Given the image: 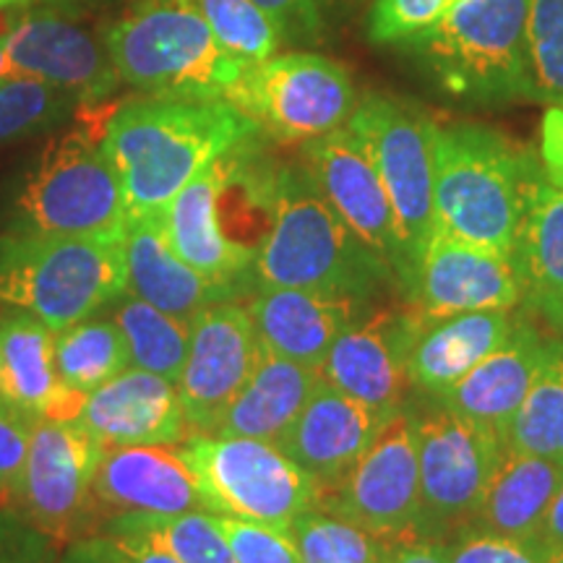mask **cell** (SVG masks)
<instances>
[{"label": "cell", "mask_w": 563, "mask_h": 563, "mask_svg": "<svg viewBox=\"0 0 563 563\" xmlns=\"http://www.w3.org/2000/svg\"><path fill=\"white\" fill-rule=\"evenodd\" d=\"M258 133L224 100L141 97L104 123L102 150L121 178L129 220L162 214L211 162Z\"/></svg>", "instance_id": "6da1fadb"}, {"label": "cell", "mask_w": 563, "mask_h": 563, "mask_svg": "<svg viewBox=\"0 0 563 563\" xmlns=\"http://www.w3.org/2000/svg\"><path fill=\"white\" fill-rule=\"evenodd\" d=\"M251 274L256 287H290L371 302L394 269L334 214L302 167H285L277 173L274 217L253 256Z\"/></svg>", "instance_id": "7a4b0ae2"}, {"label": "cell", "mask_w": 563, "mask_h": 563, "mask_svg": "<svg viewBox=\"0 0 563 563\" xmlns=\"http://www.w3.org/2000/svg\"><path fill=\"white\" fill-rule=\"evenodd\" d=\"M435 230L511 256L540 167L498 131L433 123Z\"/></svg>", "instance_id": "3957f363"}, {"label": "cell", "mask_w": 563, "mask_h": 563, "mask_svg": "<svg viewBox=\"0 0 563 563\" xmlns=\"http://www.w3.org/2000/svg\"><path fill=\"white\" fill-rule=\"evenodd\" d=\"M104 47L121 81L150 97L228 102L245 70L191 0H136L108 26Z\"/></svg>", "instance_id": "277c9868"}, {"label": "cell", "mask_w": 563, "mask_h": 563, "mask_svg": "<svg viewBox=\"0 0 563 563\" xmlns=\"http://www.w3.org/2000/svg\"><path fill=\"white\" fill-rule=\"evenodd\" d=\"M530 0H460L399 42L443 89L475 102L534 100L527 55Z\"/></svg>", "instance_id": "5b68a950"}, {"label": "cell", "mask_w": 563, "mask_h": 563, "mask_svg": "<svg viewBox=\"0 0 563 563\" xmlns=\"http://www.w3.org/2000/svg\"><path fill=\"white\" fill-rule=\"evenodd\" d=\"M125 292L121 241L11 232L0 241V306L53 332L100 316Z\"/></svg>", "instance_id": "8992f818"}, {"label": "cell", "mask_w": 563, "mask_h": 563, "mask_svg": "<svg viewBox=\"0 0 563 563\" xmlns=\"http://www.w3.org/2000/svg\"><path fill=\"white\" fill-rule=\"evenodd\" d=\"M175 446L211 514L290 530L300 514L323 504V485L274 443L245 435L188 433Z\"/></svg>", "instance_id": "52a82bcc"}, {"label": "cell", "mask_w": 563, "mask_h": 563, "mask_svg": "<svg viewBox=\"0 0 563 563\" xmlns=\"http://www.w3.org/2000/svg\"><path fill=\"white\" fill-rule=\"evenodd\" d=\"M24 232L123 241L125 196L102 139L74 131L55 139L19 194Z\"/></svg>", "instance_id": "ba28073f"}, {"label": "cell", "mask_w": 563, "mask_h": 563, "mask_svg": "<svg viewBox=\"0 0 563 563\" xmlns=\"http://www.w3.org/2000/svg\"><path fill=\"white\" fill-rule=\"evenodd\" d=\"M228 102L282 144L327 136L347 125L357 108L347 70L316 53H285L251 63Z\"/></svg>", "instance_id": "9c48e42d"}, {"label": "cell", "mask_w": 563, "mask_h": 563, "mask_svg": "<svg viewBox=\"0 0 563 563\" xmlns=\"http://www.w3.org/2000/svg\"><path fill=\"white\" fill-rule=\"evenodd\" d=\"M347 125L361 136L389 194L402 243L399 282L407 285L435 232L433 121L391 97L368 95L357 102Z\"/></svg>", "instance_id": "30bf717a"}, {"label": "cell", "mask_w": 563, "mask_h": 563, "mask_svg": "<svg viewBox=\"0 0 563 563\" xmlns=\"http://www.w3.org/2000/svg\"><path fill=\"white\" fill-rule=\"evenodd\" d=\"M104 446L74 420L40 418L30 426V452L13 501L34 530L60 543L79 534Z\"/></svg>", "instance_id": "8fae6325"}, {"label": "cell", "mask_w": 563, "mask_h": 563, "mask_svg": "<svg viewBox=\"0 0 563 563\" xmlns=\"http://www.w3.org/2000/svg\"><path fill=\"white\" fill-rule=\"evenodd\" d=\"M415 420L422 527L470 519L506 452L504 439L493 428L443 405L415 415Z\"/></svg>", "instance_id": "7c38bea8"}, {"label": "cell", "mask_w": 563, "mask_h": 563, "mask_svg": "<svg viewBox=\"0 0 563 563\" xmlns=\"http://www.w3.org/2000/svg\"><path fill=\"white\" fill-rule=\"evenodd\" d=\"M329 511L376 532L378 538L422 527L418 420L397 410L368 452L336 483Z\"/></svg>", "instance_id": "4fadbf2b"}, {"label": "cell", "mask_w": 563, "mask_h": 563, "mask_svg": "<svg viewBox=\"0 0 563 563\" xmlns=\"http://www.w3.org/2000/svg\"><path fill=\"white\" fill-rule=\"evenodd\" d=\"M191 344L178 378V397L188 431L211 433L258 357L256 327L249 306L238 300L211 302L194 316Z\"/></svg>", "instance_id": "5bb4252c"}, {"label": "cell", "mask_w": 563, "mask_h": 563, "mask_svg": "<svg viewBox=\"0 0 563 563\" xmlns=\"http://www.w3.org/2000/svg\"><path fill=\"white\" fill-rule=\"evenodd\" d=\"M405 287L415 319L514 311L522 302V282L511 256L439 230L420 253Z\"/></svg>", "instance_id": "9a60e30c"}, {"label": "cell", "mask_w": 563, "mask_h": 563, "mask_svg": "<svg viewBox=\"0 0 563 563\" xmlns=\"http://www.w3.org/2000/svg\"><path fill=\"white\" fill-rule=\"evenodd\" d=\"M302 170L321 199L347 228L368 243L399 277V243L394 209L368 150L350 125L302 144Z\"/></svg>", "instance_id": "2e32d148"}, {"label": "cell", "mask_w": 563, "mask_h": 563, "mask_svg": "<svg viewBox=\"0 0 563 563\" xmlns=\"http://www.w3.org/2000/svg\"><path fill=\"white\" fill-rule=\"evenodd\" d=\"M3 45L11 74L53 84L81 104L104 100L121 81L104 42L53 13L21 19Z\"/></svg>", "instance_id": "e0dca14e"}, {"label": "cell", "mask_w": 563, "mask_h": 563, "mask_svg": "<svg viewBox=\"0 0 563 563\" xmlns=\"http://www.w3.org/2000/svg\"><path fill=\"white\" fill-rule=\"evenodd\" d=\"M412 319L397 311H371L336 336L321 363V382L382 412L402 407Z\"/></svg>", "instance_id": "ac0fdd59"}, {"label": "cell", "mask_w": 563, "mask_h": 563, "mask_svg": "<svg viewBox=\"0 0 563 563\" xmlns=\"http://www.w3.org/2000/svg\"><path fill=\"white\" fill-rule=\"evenodd\" d=\"M394 415L397 412L373 410L321 382L274 446L329 488L368 452Z\"/></svg>", "instance_id": "d6986e66"}, {"label": "cell", "mask_w": 563, "mask_h": 563, "mask_svg": "<svg viewBox=\"0 0 563 563\" xmlns=\"http://www.w3.org/2000/svg\"><path fill=\"white\" fill-rule=\"evenodd\" d=\"M70 420L79 422L104 449L175 446L191 433L178 386L133 365L89 391Z\"/></svg>", "instance_id": "ffe728a7"}, {"label": "cell", "mask_w": 563, "mask_h": 563, "mask_svg": "<svg viewBox=\"0 0 563 563\" xmlns=\"http://www.w3.org/2000/svg\"><path fill=\"white\" fill-rule=\"evenodd\" d=\"M249 313L264 347L319 371L336 336L371 313V302L290 287H256Z\"/></svg>", "instance_id": "44dd1931"}, {"label": "cell", "mask_w": 563, "mask_h": 563, "mask_svg": "<svg viewBox=\"0 0 563 563\" xmlns=\"http://www.w3.org/2000/svg\"><path fill=\"white\" fill-rule=\"evenodd\" d=\"M121 249L125 292L152 302L175 319L191 323L194 316L211 302L235 300L238 285L203 277L175 253L167 241L162 214L125 222Z\"/></svg>", "instance_id": "7402d4cb"}, {"label": "cell", "mask_w": 563, "mask_h": 563, "mask_svg": "<svg viewBox=\"0 0 563 563\" xmlns=\"http://www.w3.org/2000/svg\"><path fill=\"white\" fill-rule=\"evenodd\" d=\"M91 496L118 514L207 511L199 483L178 446L104 449Z\"/></svg>", "instance_id": "603a6c76"}, {"label": "cell", "mask_w": 563, "mask_h": 563, "mask_svg": "<svg viewBox=\"0 0 563 563\" xmlns=\"http://www.w3.org/2000/svg\"><path fill=\"white\" fill-rule=\"evenodd\" d=\"M412 319L407 378L420 391L439 399L501 347L514 329L511 311L456 313L443 319Z\"/></svg>", "instance_id": "cb8c5ba5"}, {"label": "cell", "mask_w": 563, "mask_h": 563, "mask_svg": "<svg viewBox=\"0 0 563 563\" xmlns=\"http://www.w3.org/2000/svg\"><path fill=\"white\" fill-rule=\"evenodd\" d=\"M545 342L532 321L517 319L509 340L483 357L460 384L441 394L435 402L483 422L504 439L514 412L530 391L534 373L543 361Z\"/></svg>", "instance_id": "d4e9b609"}, {"label": "cell", "mask_w": 563, "mask_h": 563, "mask_svg": "<svg viewBox=\"0 0 563 563\" xmlns=\"http://www.w3.org/2000/svg\"><path fill=\"white\" fill-rule=\"evenodd\" d=\"M222 183V157L211 162L188 183L175 199L162 211L167 241L175 253L196 272L214 282L238 285L245 272H251V258L224 235L217 199Z\"/></svg>", "instance_id": "484cf974"}, {"label": "cell", "mask_w": 563, "mask_h": 563, "mask_svg": "<svg viewBox=\"0 0 563 563\" xmlns=\"http://www.w3.org/2000/svg\"><path fill=\"white\" fill-rule=\"evenodd\" d=\"M53 329L32 316L13 311L0 319V363L5 391L24 420H70L81 399L63 389L53 363Z\"/></svg>", "instance_id": "4316f807"}, {"label": "cell", "mask_w": 563, "mask_h": 563, "mask_svg": "<svg viewBox=\"0 0 563 563\" xmlns=\"http://www.w3.org/2000/svg\"><path fill=\"white\" fill-rule=\"evenodd\" d=\"M319 384V371L287 361L262 344L249 382L232 397L211 433L277 443Z\"/></svg>", "instance_id": "83f0119b"}, {"label": "cell", "mask_w": 563, "mask_h": 563, "mask_svg": "<svg viewBox=\"0 0 563 563\" xmlns=\"http://www.w3.org/2000/svg\"><path fill=\"white\" fill-rule=\"evenodd\" d=\"M514 266L522 282V300L551 323L563 329V188L534 175L527 207L514 245Z\"/></svg>", "instance_id": "f1b7e54d"}, {"label": "cell", "mask_w": 563, "mask_h": 563, "mask_svg": "<svg viewBox=\"0 0 563 563\" xmlns=\"http://www.w3.org/2000/svg\"><path fill=\"white\" fill-rule=\"evenodd\" d=\"M563 475V460L506 449L473 511L475 530L538 538Z\"/></svg>", "instance_id": "f546056e"}, {"label": "cell", "mask_w": 563, "mask_h": 563, "mask_svg": "<svg viewBox=\"0 0 563 563\" xmlns=\"http://www.w3.org/2000/svg\"><path fill=\"white\" fill-rule=\"evenodd\" d=\"M53 363L63 389L74 397H87L129 368L131 355L118 323L91 316L55 332Z\"/></svg>", "instance_id": "4dcf8cb0"}, {"label": "cell", "mask_w": 563, "mask_h": 563, "mask_svg": "<svg viewBox=\"0 0 563 563\" xmlns=\"http://www.w3.org/2000/svg\"><path fill=\"white\" fill-rule=\"evenodd\" d=\"M511 452L563 460V342L548 340L525 402L504 433Z\"/></svg>", "instance_id": "1f68e13d"}, {"label": "cell", "mask_w": 563, "mask_h": 563, "mask_svg": "<svg viewBox=\"0 0 563 563\" xmlns=\"http://www.w3.org/2000/svg\"><path fill=\"white\" fill-rule=\"evenodd\" d=\"M110 319L125 336L133 368L150 371L154 376L178 384L188 357V344H191V327L186 321L129 292L112 302Z\"/></svg>", "instance_id": "d6a6232c"}, {"label": "cell", "mask_w": 563, "mask_h": 563, "mask_svg": "<svg viewBox=\"0 0 563 563\" xmlns=\"http://www.w3.org/2000/svg\"><path fill=\"white\" fill-rule=\"evenodd\" d=\"M104 532L146 538L183 563H235L211 511L115 514L104 525Z\"/></svg>", "instance_id": "836d02e7"}, {"label": "cell", "mask_w": 563, "mask_h": 563, "mask_svg": "<svg viewBox=\"0 0 563 563\" xmlns=\"http://www.w3.org/2000/svg\"><path fill=\"white\" fill-rule=\"evenodd\" d=\"M287 532L300 563H386L391 555L376 532L321 506L300 514Z\"/></svg>", "instance_id": "e575fe53"}, {"label": "cell", "mask_w": 563, "mask_h": 563, "mask_svg": "<svg viewBox=\"0 0 563 563\" xmlns=\"http://www.w3.org/2000/svg\"><path fill=\"white\" fill-rule=\"evenodd\" d=\"M76 104L81 102L53 84L9 74L0 81V146L53 129Z\"/></svg>", "instance_id": "d590c367"}, {"label": "cell", "mask_w": 563, "mask_h": 563, "mask_svg": "<svg viewBox=\"0 0 563 563\" xmlns=\"http://www.w3.org/2000/svg\"><path fill=\"white\" fill-rule=\"evenodd\" d=\"M217 42L251 66L277 55L282 34L256 0H191Z\"/></svg>", "instance_id": "8d00e7d4"}, {"label": "cell", "mask_w": 563, "mask_h": 563, "mask_svg": "<svg viewBox=\"0 0 563 563\" xmlns=\"http://www.w3.org/2000/svg\"><path fill=\"white\" fill-rule=\"evenodd\" d=\"M527 55L534 100L563 110V0H530Z\"/></svg>", "instance_id": "74e56055"}, {"label": "cell", "mask_w": 563, "mask_h": 563, "mask_svg": "<svg viewBox=\"0 0 563 563\" xmlns=\"http://www.w3.org/2000/svg\"><path fill=\"white\" fill-rule=\"evenodd\" d=\"M235 563H300L290 532L251 519L214 514Z\"/></svg>", "instance_id": "f35d334b"}, {"label": "cell", "mask_w": 563, "mask_h": 563, "mask_svg": "<svg viewBox=\"0 0 563 563\" xmlns=\"http://www.w3.org/2000/svg\"><path fill=\"white\" fill-rule=\"evenodd\" d=\"M460 0H376L368 19V34L376 45H399L428 26Z\"/></svg>", "instance_id": "ab89813d"}, {"label": "cell", "mask_w": 563, "mask_h": 563, "mask_svg": "<svg viewBox=\"0 0 563 563\" xmlns=\"http://www.w3.org/2000/svg\"><path fill=\"white\" fill-rule=\"evenodd\" d=\"M446 563H545L548 551L538 538H506L470 530L443 545Z\"/></svg>", "instance_id": "60d3db41"}, {"label": "cell", "mask_w": 563, "mask_h": 563, "mask_svg": "<svg viewBox=\"0 0 563 563\" xmlns=\"http://www.w3.org/2000/svg\"><path fill=\"white\" fill-rule=\"evenodd\" d=\"M269 13L282 40L313 37L332 16L340 0H256Z\"/></svg>", "instance_id": "b9f144b4"}, {"label": "cell", "mask_w": 563, "mask_h": 563, "mask_svg": "<svg viewBox=\"0 0 563 563\" xmlns=\"http://www.w3.org/2000/svg\"><path fill=\"white\" fill-rule=\"evenodd\" d=\"M0 563H58L55 561V540L34 530V527L0 511Z\"/></svg>", "instance_id": "7bdbcfd3"}, {"label": "cell", "mask_w": 563, "mask_h": 563, "mask_svg": "<svg viewBox=\"0 0 563 563\" xmlns=\"http://www.w3.org/2000/svg\"><path fill=\"white\" fill-rule=\"evenodd\" d=\"M32 422L0 415V501L13 498L24 475Z\"/></svg>", "instance_id": "ee69618b"}, {"label": "cell", "mask_w": 563, "mask_h": 563, "mask_svg": "<svg viewBox=\"0 0 563 563\" xmlns=\"http://www.w3.org/2000/svg\"><path fill=\"white\" fill-rule=\"evenodd\" d=\"M91 551L102 563H183L167 553L165 548L146 538H136V534H91L87 538Z\"/></svg>", "instance_id": "f6af8a7d"}, {"label": "cell", "mask_w": 563, "mask_h": 563, "mask_svg": "<svg viewBox=\"0 0 563 563\" xmlns=\"http://www.w3.org/2000/svg\"><path fill=\"white\" fill-rule=\"evenodd\" d=\"M540 159L545 178L563 188V110L551 108L540 123Z\"/></svg>", "instance_id": "bcb514c9"}, {"label": "cell", "mask_w": 563, "mask_h": 563, "mask_svg": "<svg viewBox=\"0 0 563 563\" xmlns=\"http://www.w3.org/2000/svg\"><path fill=\"white\" fill-rule=\"evenodd\" d=\"M540 543L545 545V551H563V475L540 527Z\"/></svg>", "instance_id": "7dc6e473"}, {"label": "cell", "mask_w": 563, "mask_h": 563, "mask_svg": "<svg viewBox=\"0 0 563 563\" xmlns=\"http://www.w3.org/2000/svg\"><path fill=\"white\" fill-rule=\"evenodd\" d=\"M389 563H446V553L439 543H426V540H415L391 548Z\"/></svg>", "instance_id": "c3c4849f"}, {"label": "cell", "mask_w": 563, "mask_h": 563, "mask_svg": "<svg viewBox=\"0 0 563 563\" xmlns=\"http://www.w3.org/2000/svg\"><path fill=\"white\" fill-rule=\"evenodd\" d=\"M58 563H102V561L97 559L95 551H91L87 538H79L66 548V553L60 555Z\"/></svg>", "instance_id": "681fc988"}, {"label": "cell", "mask_w": 563, "mask_h": 563, "mask_svg": "<svg viewBox=\"0 0 563 563\" xmlns=\"http://www.w3.org/2000/svg\"><path fill=\"white\" fill-rule=\"evenodd\" d=\"M0 415H9V418H16V420H24L21 415L16 412V407H13L9 391H5V378H3V363H0ZM30 422V420H26Z\"/></svg>", "instance_id": "f907efd6"}, {"label": "cell", "mask_w": 563, "mask_h": 563, "mask_svg": "<svg viewBox=\"0 0 563 563\" xmlns=\"http://www.w3.org/2000/svg\"><path fill=\"white\" fill-rule=\"evenodd\" d=\"M9 74H11V70H9V58H5L3 37H0V81H3Z\"/></svg>", "instance_id": "816d5d0a"}, {"label": "cell", "mask_w": 563, "mask_h": 563, "mask_svg": "<svg viewBox=\"0 0 563 563\" xmlns=\"http://www.w3.org/2000/svg\"><path fill=\"white\" fill-rule=\"evenodd\" d=\"M545 563H563V551H548Z\"/></svg>", "instance_id": "f5cc1de1"}, {"label": "cell", "mask_w": 563, "mask_h": 563, "mask_svg": "<svg viewBox=\"0 0 563 563\" xmlns=\"http://www.w3.org/2000/svg\"><path fill=\"white\" fill-rule=\"evenodd\" d=\"M21 0H0V9H5V5H16Z\"/></svg>", "instance_id": "db71d44e"}, {"label": "cell", "mask_w": 563, "mask_h": 563, "mask_svg": "<svg viewBox=\"0 0 563 563\" xmlns=\"http://www.w3.org/2000/svg\"><path fill=\"white\" fill-rule=\"evenodd\" d=\"M559 336H561V342H563V329H561V332H559Z\"/></svg>", "instance_id": "11a10c76"}, {"label": "cell", "mask_w": 563, "mask_h": 563, "mask_svg": "<svg viewBox=\"0 0 563 563\" xmlns=\"http://www.w3.org/2000/svg\"><path fill=\"white\" fill-rule=\"evenodd\" d=\"M386 563H389V561H386Z\"/></svg>", "instance_id": "9f6ffc18"}]
</instances>
